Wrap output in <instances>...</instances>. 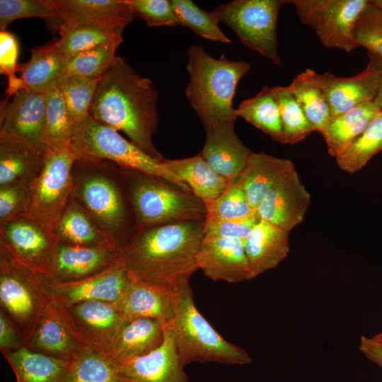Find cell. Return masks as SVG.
Returning <instances> with one entry per match:
<instances>
[{
  "label": "cell",
  "mask_w": 382,
  "mask_h": 382,
  "mask_svg": "<svg viewBox=\"0 0 382 382\" xmlns=\"http://www.w3.org/2000/svg\"><path fill=\"white\" fill-rule=\"evenodd\" d=\"M204 221L137 228L119 255L137 279L177 289L190 284L199 270L197 254Z\"/></svg>",
  "instance_id": "6da1fadb"
},
{
  "label": "cell",
  "mask_w": 382,
  "mask_h": 382,
  "mask_svg": "<svg viewBox=\"0 0 382 382\" xmlns=\"http://www.w3.org/2000/svg\"><path fill=\"white\" fill-rule=\"evenodd\" d=\"M158 96L151 79L117 56L98 81L89 114L96 121L122 131L134 144L162 161L165 158L152 141L158 122Z\"/></svg>",
  "instance_id": "7a4b0ae2"
},
{
  "label": "cell",
  "mask_w": 382,
  "mask_h": 382,
  "mask_svg": "<svg viewBox=\"0 0 382 382\" xmlns=\"http://www.w3.org/2000/svg\"><path fill=\"white\" fill-rule=\"evenodd\" d=\"M73 193L99 230L119 249L137 226L122 184L120 166L104 159L76 158Z\"/></svg>",
  "instance_id": "3957f363"
},
{
  "label": "cell",
  "mask_w": 382,
  "mask_h": 382,
  "mask_svg": "<svg viewBox=\"0 0 382 382\" xmlns=\"http://www.w3.org/2000/svg\"><path fill=\"white\" fill-rule=\"evenodd\" d=\"M186 69L189 81L185 96L205 131L234 129L238 117L233 99L239 81L250 69V64L228 59L223 54L214 58L195 45L187 50Z\"/></svg>",
  "instance_id": "277c9868"
},
{
  "label": "cell",
  "mask_w": 382,
  "mask_h": 382,
  "mask_svg": "<svg viewBox=\"0 0 382 382\" xmlns=\"http://www.w3.org/2000/svg\"><path fill=\"white\" fill-rule=\"evenodd\" d=\"M120 173L137 228L204 221L205 204L193 194L144 172L120 167Z\"/></svg>",
  "instance_id": "5b68a950"
},
{
  "label": "cell",
  "mask_w": 382,
  "mask_h": 382,
  "mask_svg": "<svg viewBox=\"0 0 382 382\" xmlns=\"http://www.w3.org/2000/svg\"><path fill=\"white\" fill-rule=\"evenodd\" d=\"M168 323L185 367L194 362L245 365L252 361L245 349L224 339L202 315L190 284L175 289L174 313Z\"/></svg>",
  "instance_id": "8992f818"
},
{
  "label": "cell",
  "mask_w": 382,
  "mask_h": 382,
  "mask_svg": "<svg viewBox=\"0 0 382 382\" xmlns=\"http://www.w3.org/2000/svg\"><path fill=\"white\" fill-rule=\"evenodd\" d=\"M53 300L50 280L18 260L0 241V307L25 344Z\"/></svg>",
  "instance_id": "52a82bcc"
},
{
  "label": "cell",
  "mask_w": 382,
  "mask_h": 382,
  "mask_svg": "<svg viewBox=\"0 0 382 382\" xmlns=\"http://www.w3.org/2000/svg\"><path fill=\"white\" fill-rule=\"evenodd\" d=\"M71 146L76 158L108 160L122 168L162 178L192 193L185 183L163 166V161L154 159L115 129L94 120L90 114L73 126Z\"/></svg>",
  "instance_id": "ba28073f"
},
{
  "label": "cell",
  "mask_w": 382,
  "mask_h": 382,
  "mask_svg": "<svg viewBox=\"0 0 382 382\" xmlns=\"http://www.w3.org/2000/svg\"><path fill=\"white\" fill-rule=\"evenodd\" d=\"M285 0H235L213 10L219 22L229 27L241 42L280 65L277 23Z\"/></svg>",
  "instance_id": "9c48e42d"
},
{
  "label": "cell",
  "mask_w": 382,
  "mask_h": 382,
  "mask_svg": "<svg viewBox=\"0 0 382 382\" xmlns=\"http://www.w3.org/2000/svg\"><path fill=\"white\" fill-rule=\"evenodd\" d=\"M76 159L71 144L48 151L43 169L28 185L26 215L51 233L72 198L71 169Z\"/></svg>",
  "instance_id": "30bf717a"
},
{
  "label": "cell",
  "mask_w": 382,
  "mask_h": 382,
  "mask_svg": "<svg viewBox=\"0 0 382 382\" xmlns=\"http://www.w3.org/2000/svg\"><path fill=\"white\" fill-rule=\"evenodd\" d=\"M369 0H291L302 23L311 26L328 48L350 52L358 48L356 23Z\"/></svg>",
  "instance_id": "8fae6325"
},
{
  "label": "cell",
  "mask_w": 382,
  "mask_h": 382,
  "mask_svg": "<svg viewBox=\"0 0 382 382\" xmlns=\"http://www.w3.org/2000/svg\"><path fill=\"white\" fill-rule=\"evenodd\" d=\"M0 241L21 262L50 277L56 246L50 230L25 214L0 224Z\"/></svg>",
  "instance_id": "7c38bea8"
},
{
  "label": "cell",
  "mask_w": 382,
  "mask_h": 382,
  "mask_svg": "<svg viewBox=\"0 0 382 382\" xmlns=\"http://www.w3.org/2000/svg\"><path fill=\"white\" fill-rule=\"evenodd\" d=\"M59 308L67 325L86 346L107 353L127 323L111 303L91 301Z\"/></svg>",
  "instance_id": "4fadbf2b"
},
{
  "label": "cell",
  "mask_w": 382,
  "mask_h": 382,
  "mask_svg": "<svg viewBox=\"0 0 382 382\" xmlns=\"http://www.w3.org/2000/svg\"><path fill=\"white\" fill-rule=\"evenodd\" d=\"M133 279L119 255L115 264L91 277L66 283L50 282L54 301L58 306L65 307L91 301L115 304Z\"/></svg>",
  "instance_id": "5bb4252c"
},
{
  "label": "cell",
  "mask_w": 382,
  "mask_h": 382,
  "mask_svg": "<svg viewBox=\"0 0 382 382\" xmlns=\"http://www.w3.org/2000/svg\"><path fill=\"white\" fill-rule=\"evenodd\" d=\"M311 203V195L295 167L272 186L257 208L260 219L289 232L301 224Z\"/></svg>",
  "instance_id": "9a60e30c"
},
{
  "label": "cell",
  "mask_w": 382,
  "mask_h": 382,
  "mask_svg": "<svg viewBox=\"0 0 382 382\" xmlns=\"http://www.w3.org/2000/svg\"><path fill=\"white\" fill-rule=\"evenodd\" d=\"M197 265L199 270L213 281L238 283L253 278L244 241L238 238L204 235Z\"/></svg>",
  "instance_id": "2e32d148"
},
{
  "label": "cell",
  "mask_w": 382,
  "mask_h": 382,
  "mask_svg": "<svg viewBox=\"0 0 382 382\" xmlns=\"http://www.w3.org/2000/svg\"><path fill=\"white\" fill-rule=\"evenodd\" d=\"M46 117V93L23 88L1 112L0 136H13L48 152L42 143Z\"/></svg>",
  "instance_id": "e0dca14e"
},
{
  "label": "cell",
  "mask_w": 382,
  "mask_h": 382,
  "mask_svg": "<svg viewBox=\"0 0 382 382\" xmlns=\"http://www.w3.org/2000/svg\"><path fill=\"white\" fill-rule=\"evenodd\" d=\"M120 250L110 246H76L56 243L51 282L79 281L98 274L115 264Z\"/></svg>",
  "instance_id": "ac0fdd59"
},
{
  "label": "cell",
  "mask_w": 382,
  "mask_h": 382,
  "mask_svg": "<svg viewBox=\"0 0 382 382\" xmlns=\"http://www.w3.org/2000/svg\"><path fill=\"white\" fill-rule=\"evenodd\" d=\"M132 382H188L168 323L161 345L149 353L120 364Z\"/></svg>",
  "instance_id": "d6986e66"
},
{
  "label": "cell",
  "mask_w": 382,
  "mask_h": 382,
  "mask_svg": "<svg viewBox=\"0 0 382 382\" xmlns=\"http://www.w3.org/2000/svg\"><path fill=\"white\" fill-rule=\"evenodd\" d=\"M175 289L134 278L114 305L127 322L146 318L166 323L173 316Z\"/></svg>",
  "instance_id": "ffe728a7"
},
{
  "label": "cell",
  "mask_w": 382,
  "mask_h": 382,
  "mask_svg": "<svg viewBox=\"0 0 382 382\" xmlns=\"http://www.w3.org/2000/svg\"><path fill=\"white\" fill-rule=\"evenodd\" d=\"M318 79L331 116L374 100L378 86V71L371 60L362 71L354 76L340 77L325 72L318 74Z\"/></svg>",
  "instance_id": "44dd1931"
},
{
  "label": "cell",
  "mask_w": 382,
  "mask_h": 382,
  "mask_svg": "<svg viewBox=\"0 0 382 382\" xmlns=\"http://www.w3.org/2000/svg\"><path fill=\"white\" fill-rule=\"evenodd\" d=\"M61 24L89 23L122 33L134 18L125 0H52Z\"/></svg>",
  "instance_id": "7402d4cb"
},
{
  "label": "cell",
  "mask_w": 382,
  "mask_h": 382,
  "mask_svg": "<svg viewBox=\"0 0 382 382\" xmlns=\"http://www.w3.org/2000/svg\"><path fill=\"white\" fill-rule=\"evenodd\" d=\"M25 346L51 357L71 360L86 345L67 325L59 306L53 300Z\"/></svg>",
  "instance_id": "603a6c76"
},
{
  "label": "cell",
  "mask_w": 382,
  "mask_h": 382,
  "mask_svg": "<svg viewBox=\"0 0 382 382\" xmlns=\"http://www.w3.org/2000/svg\"><path fill=\"white\" fill-rule=\"evenodd\" d=\"M47 154L20 138L0 136V187H28L43 169Z\"/></svg>",
  "instance_id": "cb8c5ba5"
},
{
  "label": "cell",
  "mask_w": 382,
  "mask_h": 382,
  "mask_svg": "<svg viewBox=\"0 0 382 382\" xmlns=\"http://www.w3.org/2000/svg\"><path fill=\"white\" fill-rule=\"evenodd\" d=\"M251 153L234 129L214 128L206 131L199 154L214 172L232 182L244 169Z\"/></svg>",
  "instance_id": "d4e9b609"
},
{
  "label": "cell",
  "mask_w": 382,
  "mask_h": 382,
  "mask_svg": "<svg viewBox=\"0 0 382 382\" xmlns=\"http://www.w3.org/2000/svg\"><path fill=\"white\" fill-rule=\"evenodd\" d=\"M289 233L260 219L248 237L244 248L253 278L274 269L289 254Z\"/></svg>",
  "instance_id": "484cf974"
},
{
  "label": "cell",
  "mask_w": 382,
  "mask_h": 382,
  "mask_svg": "<svg viewBox=\"0 0 382 382\" xmlns=\"http://www.w3.org/2000/svg\"><path fill=\"white\" fill-rule=\"evenodd\" d=\"M30 52V59L17 66L23 88L47 93L58 88L66 75V58L58 49L56 42L33 47Z\"/></svg>",
  "instance_id": "4316f807"
},
{
  "label": "cell",
  "mask_w": 382,
  "mask_h": 382,
  "mask_svg": "<svg viewBox=\"0 0 382 382\" xmlns=\"http://www.w3.org/2000/svg\"><path fill=\"white\" fill-rule=\"evenodd\" d=\"M294 167V164L289 159L252 151L244 169L236 180L250 205L257 210L272 186Z\"/></svg>",
  "instance_id": "83f0119b"
},
{
  "label": "cell",
  "mask_w": 382,
  "mask_h": 382,
  "mask_svg": "<svg viewBox=\"0 0 382 382\" xmlns=\"http://www.w3.org/2000/svg\"><path fill=\"white\" fill-rule=\"evenodd\" d=\"M381 109L373 100L332 115L321 134L329 154L338 158L361 134Z\"/></svg>",
  "instance_id": "f1b7e54d"
},
{
  "label": "cell",
  "mask_w": 382,
  "mask_h": 382,
  "mask_svg": "<svg viewBox=\"0 0 382 382\" xmlns=\"http://www.w3.org/2000/svg\"><path fill=\"white\" fill-rule=\"evenodd\" d=\"M163 166L175 175L204 204L219 197L231 182L214 172L199 154L183 159H164Z\"/></svg>",
  "instance_id": "f546056e"
},
{
  "label": "cell",
  "mask_w": 382,
  "mask_h": 382,
  "mask_svg": "<svg viewBox=\"0 0 382 382\" xmlns=\"http://www.w3.org/2000/svg\"><path fill=\"white\" fill-rule=\"evenodd\" d=\"M164 324L146 318L127 322L119 332L108 354L120 364L149 353L163 342Z\"/></svg>",
  "instance_id": "4dcf8cb0"
},
{
  "label": "cell",
  "mask_w": 382,
  "mask_h": 382,
  "mask_svg": "<svg viewBox=\"0 0 382 382\" xmlns=\"http://www.w3.org/2000/svg\"><path fill=\"white\" fill-rule=\"evenodd\" d=\"M52 234L56 243L76 246H110L118 249L73 197L52 228Z\"/></svg>",
  "instance_id": "1f68e13d"
},
{
  "label": "cell",
  "mask_w": 382,
  "mask_h": 382,
  "mask_svg": "<svg viewBox=\"0 0 382 382\" xmlns=\"http://www.w3.org/2000/svg\"><path fill=\"white\" fill-rule=\"evenodd\" d=\"M2 354L15 375V382H62L71 361L40 353L25 346Z\"/></svg>",
  "instance_id": "d6a6232c"
},
{
  "label": "cell",
  "mask_w": 382,
  "mask_h": 382,
  "mask_svg": "<svg viewBox=\"0 0 382 382\" xmlns=\"http://www.w3.org/2000/svg\"><path fill=\"white\" fill-rule=\"evenodd\" d=\"M62 382H132L110 355L85 346L69 362Z\"/></svg>",
  "instance_id": "836d02e7"
},
{
  "label": "cell",
  "mask_w": 382,
  "mask_h": 382,
  "mask_svg": "<svg viewBox=\"0 0 382 382\" xmlns=\"http://www.w3.org/2000/svg\"><path fill=\"white\" fill-rule=\"evenodd\" d=\"M287 88L302 108L313 130L321 134L331 113L318 74L307 69L297 75Z\"/></svg>",
  "instance_id": "e575fe53"
},
{
  "label": "cell",
  "mask_w": 382,
  "mask_h": 382,
  "mask_svg": "<svg viewBox=\"0 0 382 382\" xmlns=\"http://www.w3.org/2000/svg\"><path fill=\"white\" fill-rule=\"evenodd\" d=\"M236 114L281 143L280 110L272 88L265 86L256 96L241 101Z\"/></svg>",
  "instance_id": "d590c367"
},
{
  "label": "cell",
  "mask_w": 382,
  "mask_h": 382,
  "mask_svg": "<svg viewBox=\"0 0 382 382\" xmlns=\"http://www.w3.org/2000/svg\"><path fill=\"white\" fill-rule=\"evenodd\" d=\"M58 31L60 37L55 42L66 58L122 37L120 32L89 23L61 24Z\"/></svg>",
  "instance_id": "8d00e7d4"
},
{
  "label": "cell",
  "mask_w": 382,
  "mask_h": 382,
  "mask_svg": "<svg viewBox=\"0 0 382 382\" xmlns=\"http://www.w3.org/2000/svg\"><path fill=\"white\" fill-rule=\"evenodd\" d=\"M382 151V109L361 134L336 158L339 167L354 173Z\"/></svg>",
  "instance_id": "74e56055"
},
{
  "label": "cell",
  "mask_w": 382,
  "mask_h": 382,
  "mask_svg": "<svg viewBox=\"0 0 382 382\" xmlns=\"http://www.w3.org/2000/svg\"><path fill=\"white\" fill-rule=\"evenodd\" d=\"M73 125L58 88L46 93V117L42 143L47 151L71 144Z\"/></svg>",
  "instance_id": "f35d334b"
},
{
  "label": "cell",
  "mask_w": 382,
  "mask_h": 382,
  "mask_svg": "<svg viewBox=\"0 0 382 382\" xmlns=\"http://www.w3.org/2000/svg\"><path fill=\"white\" fill-rule=\"evenodd\" d=\"M122 37L108 40L93 49L66 58V75L100 79L115 61Z\"/></svg>",
  "instance_id": "ab89813d"
},
{
  "label": "cell",
  "mask_w": 382,
  "mask_h": 382,
  "mask_svg": "<svg viewBox=\"0 0 382 382\" xmlns=\"http://www.w3.org/2000/svg\"><path fill=\"white\" fill-rule=\"evenodd\" d=\"M272 88L280 110L281 144H294L305 139L314 130L302 108L287 86H277Z\"/></svg>",
  "instance_id": "60d3db41"
},
{
  "label": "cell",
  "mask_w": 382,
  "mask_h": 382,
  "mask_svg": "<svg viewBox=\"0 0 382 382\" xmlns=\"http://www.w3.org/2000/svg\"><path fill=\"white\" fill-rule=\"evenodd\" d=\"M99 80L70 74L59 83L58 88L73 126L89 115Z\"/></svg>",
  "instance_id": "b9f144b4"
},
{
  "label": "cell",
  "mask_w": 382,
  "mask_h": 382,
  "mask_svg": "<svg viewBox=\"0 0 382 382\" xmlns=\"http://www.w3.org/2000/svg\"><path fill=\"white\" fill-rule=\"evenodd\" d=\"M180 25L187 27L200 37L223 43L231 40L219 28V22L214 11L199 8L190 0H171Z\"/></svg>",
  "instance_id": "7bdbcfd3"
},
{
  "label": "cell",
  "mask_w": 382,
  "mask_h": 382,
  "mask_svg": "<svg viewBox=\"0 0 382 382\" xmlns=\"http://www.w3.org/2000/svg\"><path fill=\"white\" fill-rule=\"evenodd\" d=\"M205 206V219L243 220L257 216V210L250 205L236 180L219 197Z\"/></svg>",
  "instance_id": "ee69618b"
},
{
  "label": "cell",
  "mask_w": 382,
  "mask_h": 382,
  "mask_svg": "<svg viewBox=\"0 0 382 382\" xmlns=\"http://www.w3.org/2000/svg\"><path fill=\"white\" fill-rule=\"evenodd\" d=\"M45 18L54 30H59L61 21L52 0H0V29L23 18Z\"/></svg>",
  "instance_id": "f6af8a7d"
},
{
  "label": "cell",
  "mask_w": 382,
  "mask_h": 382,
  "mask_svg": "<svg viewBox=\"0 0 382 382\" xmlns=\"http://www.w3.org/2000/svg\"><path fill=\"white\" fill-rule=\"evenodd\" d=\"M354 37L359 46L382 59V14L371 1L356 23Z\"/></svg>",
  "instance_id": "bcb514c9"
},
{
  "label": "cell",
  "mask_w": 382,
  "mask_h": 382,
  "mask_svg": "<svg viewBox=\"0 0 382 382\" xmlns=\"http://www.w3.org/2000/svg\"><path fill=\"white\" fill-rule=\"evenodd\" d=\"M134 17L143 18L149 26L180 25L171 0H125Z\"/></svg>",
  "instance_id": "7dc6e473"
},
{
  "label": "cell",
  "mask_w": 382,
  "mask_h": 382,
  "mask_svg": "<svg viewBox=\"0 0 382 382\" xmlns=\"http://www.w3.org/2000/svg\"><path fill=\"white\" fill-rule=\"evenodd\" d=\"M18 44L16 37L10 32H0V72L8 78L7 97L13 96L23 89L20 77L17 72Z\"/></svg>",
  "instance_id": "c3c4849f"
},
{
  "label": "cell",
  "mask_w": 382,
  "mask_h": 382,
  "mask_svg": "<svg viewBox=\"0 0 382 382\" xmlns=\"http://www.w3.org/2000/svg\"><path fill=\"white\" fill-rule=\"evenodd\" d=\"M28 202V186L10 185L0 187V224L26 214Z\"/></svg>",
  "instance_id": "681fc988"
},
{
  "label": "cell",
  "mask_w": 382,
  "mask_h": 382,
  "mask_svg": "<svg viewBox=\"0 0 382 382\" xmlns=\"http://www.w3.org/2000/svg\"><path fill=\"white\" fill-rule=\"evenodd\" d=\"M259 220L257 216L243 220L205 219L204 235L233 238L244 241Z\"/></svg>",
  "instance_id": "f907efd6"
},
{
  "label": "cell",
  "mask_w": 382,
  "mask_h": 382,
  "mask_svg": "<svg viewBox=\"0 0 382 382\" xmlns=\"http://www.w3.org/2000/svg\"><path fill=\"white\" fill-rule=\"evenodd\" d=\"M25 346L18 329L6 315L0 311V350L1 352H11Z\"/></svg>",
  "instance_id": "816d5d0a"
},
{
  "label": "cell",
  "mask_w": 382,
  "mask_h": 382,
  "mask_svg": "<svg viewBox=\"0 0 382 382\" xmlns=\"http://www.w3.org/2000/svg\"><path fill=\"white\" fill-rule=\"evenodd\" d=\"M359 350L369 360L382 368V345L376 342L371 337L361 336Z\"/></svg>",
  "instance_id": "f5cc1de1"
},
{
  "label": "cell",
  "mask_w": 382,
  "mask_h": 382,
  "mask_svg": "<svg viewBox=\"0 0 382 382\" xmlns=\"http://www.w3.org/2000/svg\"><path fill=\"white\" fill-rule=\"evenodd\" d=\"M368 57L375 65L378 74V86L374 101L382 108V59L371 53H368Z\"/></svg>",
  "instance_id": "db71d44e"
},
{
  "label": "cell",
  "mask_w": 382,
  "mask_h": 382,
  "mask_svg": "<svg viewBox=\"0 0 382 382\" xmlns=\"http://www.w3.org/2000/svg\"><path fill=\"white\" fill-rule=\"evenodd\" d=\"M371 339L382 345V332L374 335Z\"/></svg>",
  "instance_id": "11a10c76"
},
{
  "label": "cell",
  "mask_w": 382,
  "mask_h": 382,
  "mask_svg": "<svg viewBox=\"0 0 382 382\" xmlns=\"http://www.w3.org/2000/svg\"><path fill=\"white\" fill-rule=\"evenodd\" d=\"M372 3L377 7L382 14V0H374L372 1Z\"/></svg>",
  "instance_id": "9f6ffc18"
}]
</instances>
